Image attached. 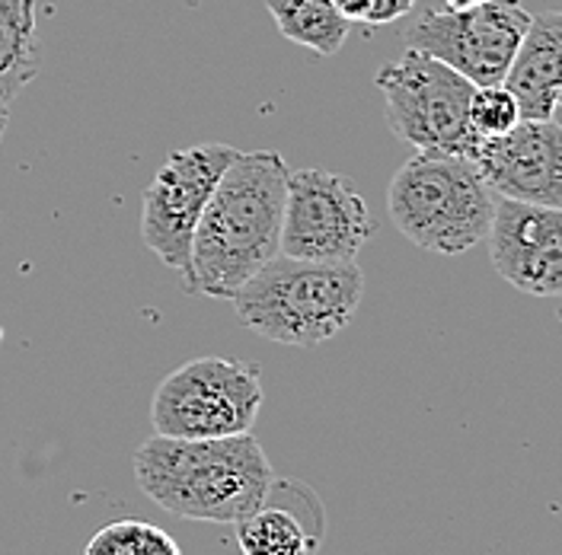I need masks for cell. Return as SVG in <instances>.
<instances>
[{
	"instance_id": "7c38bea8",
	"label": "cell",
	"mask_w": 562,
	"mask_h": 555,
	"mask_svg": "<svg viewBox=\"0 0 562 555\" xmlns=\"http://www.w3.org/2000/svg\"><path fill=\"white\" fill-rule=\"evenodd\" d=\"M505 87L518 97L525 118H553L562 90V10L530 16Z\"/></svg>"
},
{
	"instance_id": "44dd1931",
	"label": "cell",
	"mask_w": 562,
	"mask_h": 555,
	"mask_svg": "<svg viewBox=\"0 0 562 555\" xmlns=\"http://www.w3.org/2000/svg\"><path fill=\"white\" fill-rule=\"evenodd\" d=\"M3 128H7V109L0 103V135H3Z\"/></svg>"
},
{
	"instance_id": "6da1fadb",
	"label": "cell",
	"mask_w": 562,
	"mask_h": 555,
	"mask_svg": "<svg viewBox=\"0 0 562 555\" xmlns=\"http://www.w3.org/2000/svg\"><path fill=\"white\" fill-rule=\"evenodd\" d=\"M288 163L279 150H249L221 175L192 237L186 294L234 301V294L281 252Z\"/></svg>"
},
{
	"instance_id": "30bf717a",
	"label": "cell",
	"mask_w": 562,
	"mask_h": 555,
	"mask_svg": "<svg viewBox=\"0 0 562 555\" xmlns=\"http://www.w3.org/2000/svg\"><path fill=\"white\" fill-rule=\"evenodd\" d=\"M495 195L562 208V125L521 118L508 135L483 138L470 157Z\"/></svg>"
},
{
	"instance_id": "ba28073f",
	"label": "cell",
	"mask_w": 562,
	"mask_h": 555,
	"mask_svg": "<svg viewBox=\"0 0 562 555\" xmlns=\"http://www.w3.org/2000/svg\"><path fill=\"white\" fill-rule=\"evenodd\" d=\"M525 0H483L463 10H425L409 30L413 48L435 55L476 87L505 83L525 42Z\"/></svg>"
},
{
	"instance_id": "d6986e66",
	"label": "cell",
	"mask_w": 562,
	"mask_h": 555,
	"mask_svg": "<svg viewBox=\"0 0 562 555\" xmlns=\"http://www.w3.org/2000/svg\"><path fill=\"white\" fill-rule=\"evenodd\" d=\"M333 3L351 23H358V20L364 23V16H368V0H333Z\"/></svg>"
},
{
	"instance_id": "e0dca14e",
	"label": "cell",
	"mask_w": 562,
	"mask_h": 555,
	"mask_svg": "<svg viewBox=\"0 0 562 555\" xmlns=\"http://www.w3.org/2000/svg\"><path fill=\"white\" fill-rule=\"evenodd\" d=\"M521 103L518 97L505 87H476L473 103H470V125L480 138H498L508 135L518 122H521Z\"/></svg>"
},
{
	"instance_id": "8992f818",
	"label": "cell",
	"mask_w": 562,
	"mask_h": 555,
	"mask_svg": "<svg viewBox=\"0 0 562 555\" xmlns=\"http://www.w3.org/2000/svg\"><path fill=\"white\" fill-rule=\"evenodd\" d=\"M262 409V374L249 361L192 358L167 374L150 403L157 434L205 441L249 434Z\"/></svg>"
},
{
	"instance_id": "9a60e30c",
	"label": "cell",
	"mask_w": 562,
	"mask_h": 555,
	"mask_svg": "<svg viewBox=\"0 0 562 555\" xmlns=\"http://www.w3.org/2000/svg\"><path fill=\"white\" fill-rule=\"evenodd\" d=\"M237 526V543L244 555H314L316 540L284 508H259Z\"/></svg>"
},
{
	"instance_id": "3957f363",
	"label": "cell",
	"mask_w": 562,
	"mask_h": 555,
	"mask_svg": "<svg viewBox=\"0 0 562 555\" xmlns=\"http://www.w3.org/2000/svg\"><path fill=\"white\" fill-rule=\"evenodd\" d=\"M364 297L355 262H316L279 252L234 294L249 332L279 346L314 348L339 336Z\"/></svg>"
},
{
	"instance_id": "2e32d148",
	"label": "cell",
	"mask_w": 562,
	"mask_h": 555,
	"mask_svg": "<svg viewBox=\"0 0 562 555\" xmlns=\"http://www.w3.org/2000/svg\"><path fill=\"white\" fill-rule=\"evenodd\" d=\"M83 555H182V550L164 526L140 518H122L100 526Z\"/></svg>"
},
{
	"instance_id": "52a82bcc",
	"label": "cell",
	"mask_w": 562,
	"mask_h": 555,
	"mask_svg": "<svg viewBox=\"0 0 562 555\" xmlns=\"http://www.w3.org/2000/svg\"><path fill=\"white\" fill-rule=\"evenodd\" d=\"M240 150L231 144H195L186 150H173L140 202V240L167 265L189 275L192 237L202 220V211L211 202L221 175L237 160Z\"/></svg>"
},
{
	"instance_id": "5b68a950",
	"label": "cell",
	"mask_w": 562,
	"mask_h": 555,
	"mask_svg": "<svg viewBox=\"0 0 562 555\" xmlns=\"http://www.w3.org/2000/svg\"><path fill=\"white\" fill-rule=\"evenodd\" d=\"M386 105V125L416 150L473 157L480 135L470 125L476 83L435 55L409 48L374 77Z\"/></svg>"
},
{
	"instance_id": "8fae6325",
	"label": "cell",
	"mask_w": 562,
	"mask_h": 555,
	"mask_svg": "<svg viewBox=\"0 0 562 555\" xmlns=\"http://www.w3.org/2000/svg\"><path fill=\"white\" fill-rule=\"evenodd\" d=\"M492 269L530 297H562V208L502 199L490 227Z\"/></svg>"
},
{
	"instance_id": "277c9868",
	"label": "cell",
	"mask_w": 562,
	"mask_h": 555,
	"mask_svg": "<svg viewBox=\"0 0 562 555\" xmlns=\"http://www.w3.org/2000/svg\"><path fill=\"white\" fill-rule=\"evenodd\" d=\"M492 195L473 160L416 150L386 189V211L409 243L438 256H460L490 237Z\"/></svg>"
},
{
	"instance_id": "7a4b0ae2",
	"label": "cell",
	"mask_w": 562,
	"mask_h": 555,
	"mask_svg": "<svg viewBox=\"0 0 562 555\" xmlns=\"http://www.w3.org/2000/svg\"><path fill=\"white\" fill-rule=\"evenodd\" d=\"M138 488L182 521L240 523L276 486L272 463L252 434L182 441L154 434L132 460Z\"/></svg>"
},
{
	"instance_id": "9c48e42d",
	"label": "cell",
	"mask_w": 562,
	"mask_h": 555,
	"mask_svg": "<svg viewBox=\"0 0 562 555\" xmlns=\"http://www.w3.org/2000/svg\"><path fill=\"white\" fill-rule=\"evenodd\" d=\"M374 237V217L346 175L297 170L288 175L281 252L316 262H355Z\"/></svg>"
},
{
	"instance_id": "ac0fdd59",
	"label": "cell",
	"mask_w": 562,
	"mask_h": 555,
	"mask_svg": "<svg viewBox=\"0 0 562 555\" xmlns=\"http://www.w3.org/2000/svg\"><path fill=\"white\" fill-rule=\"evenodd\" d=\"M413 7H416V0H368V16H364V23H368V26L396 23V20H403Z\"/></svg>"
},
{
	"instance_id": "4fadbf2b",
	"label": "cell",
	"mask_w": 562,
	"mask_h": 555,
	"mask_svg": "<svg viewBox=\"0 0 562 555\" xmlns=\"http://www.w3.org/2000/svg\"><path fill=\"white\" fill-rule=\"evenodd\" d=\"M38 73L33 0H0V103L7 105Z\"/></svg>"
},
{
	"instance_id": "5bb4252c",
	"label": "cell",
	"mask_w": 562,
	"mask_h": 555,
	"mask_svg": "<svg viewBox=\"0 0 562 555\" xmlns=\"http://www.w3.org/2000/svg\"><path fill=\"white\" fill-rule=\"evenodd\" d=\"M279 33L316 52L319 58L339 55L351 30V20H346L333 0H266Z\"/></svg>"
},
{
	"instance_id": "603a6c76",
	"label": "cell",
	"mask_w": 562,
	"mask_h": 555,
	"mask_svg": "<svg viewBox=\"0 0 562 555\" xmlns=\"http://www.w3.org/2000/svg\"><path fill=\"white\" fill-rule=\"evenodd\" d=\"M557 105H562V90H560V93H557Z\"/></svg>"
},
{
	"instance_id": "7402d4cb",
	"label": "cell",
	"mask_w": 562,
	"mask_h": 555,
	"mask_svg": "<svg viewBox=\"0 0 562 555\" xmlns=\"http://www.w3.org/2000/svg\"><path fill=\"white\" fill-rule=\"evenodd\" d=\"M553 118H557V122H560V125H562V105H557V112H553Z\"/></svg>"
},
{
	"instance_id": "ffe728a7",
	"label": "cell",
	"mask_w": 562,
	"mask_h": 555,
	"mask_svg": "<svg viewBox=\"0 0 562 555\" xmlns=\"http://www.w3.org/2000/svg\"><path fill=\"white\" fill-rule=\"evenodd\" d=\"M451 10H463V7H473V3H483V0H445Z\"/></svg>"
}]
</instances>
